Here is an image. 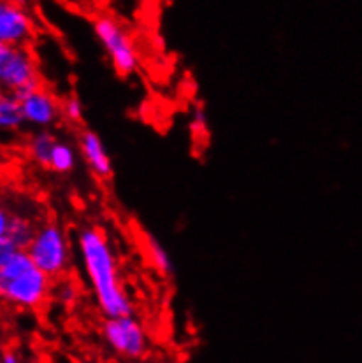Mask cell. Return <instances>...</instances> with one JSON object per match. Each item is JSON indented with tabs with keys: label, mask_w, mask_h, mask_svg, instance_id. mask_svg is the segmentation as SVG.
<instances>
[{
	"label": "cell",
	"mask_w": 362,
	"mask_h": 363,
	"mask_svg": "<svg viewBox=\"0 0 362 363\" xmlns=\"http://www.w3.org/2000/svg\"><path fill=\"white\" fill-rule=\"evenodd\" d=\"M76 246L99 313L104 318L136 314L134 302L121 281L120 264L108 232L99 225H84L76 233Z\"/></svg>",
	"instance_id": "6da1fadb"
},
{
	"label": "cell",
	"mask_w": 362,
	"mask_h": 363,
	"mask_svg": "<svg viewBox=\"0 0 362 363\" xmlns=\"http://www.w3.org/2000/svg\"><path fill=\"white\" fill-rule=\"evenodd\" d=\"M55 281L18 250L0 267V302L20 311H40L51 302Z\"/></svg>",
	"instance_id": "7a4b0ae2"
},
{
	"label": "cell",
	"mask_w": 362,
	"mask_h": 363,
	"mask_svg": "<svg viewBox=\"0 0 362 363\" xmlns=\"http://www.w3.org/2000/svg\"><path fill=\"white\" fill-rule=\"evenodd\" d=\"M32 262L53 281L71 276L74 251L71 237L57 220H44L37 225L32 242L25 250Z\"/></svg>",
	"instance_id": "3957f363"
},
{
	"label": "cell",
	"mask_w": 362,
	"mask_h": 363,
	"mask_svg": "<svg viewBox=\"0 0 362 363\" xmlns=\"http://www.w3.org/2000/svg\"><path fill=\"white\" fill-rule=\"evenodd\" d=\"M92 27L114 72L121 77L134 76L141 67V57L125 25L111 14H97Z\"/></svg>",
	"instance_id": "277c9868"
},
{
	"label": "cell",
	"mask_w": 362,
	"mask_h": 363,
	"mask_svg": "<svg viewBox=\"0 0 362 363\" xmlns=\"http://www.w3.org/2000/svg\"><path fill=\"white\" fill-rule=\"evenodd\" d=\"M101 339L114 357L125 363L146 360L151 339L145 323L136 314L120 318H104L101 323Z\"/></svg>",
	"instance_id": "5b68a950"
},
{
	"label": "cell",
	"mask_w": 362,
	"mask_h": 363,
	"mask_svg": "<svg viewBox=\"0 0 362 363\" xmlns=\"http://www.w3.org/2000/svg\"><path fill=\"white\" fill-rule=\"evenodd\" d=\"M43 83L32 46H7L0 43V91L16 97Z\"/></svg>",
	"instance_id": "8992f818"
},
{
	"label": "cell",
	"mask_w": 362,
	"mask_h": 363,
	"mask_svg": "<svg viewBox=\"0 0 362 363\" xmlns=\"http://www.w3.org/2000/svg\"><path fill=\"white\" fill-rule=\"evenodd\" d=\"M18 100L25 125H31L37 130H50L58 121H62V99L44 84L25 91Z\"/></svg>",
	"instance_id": "52a82bcc"
},
{
	"label": "cell",
	"mask_w": 362,
	"mask_h": 363,
	"mask_svg": "<svg viewBox=\"0 0 362 363\" xmlns=\"http://www.w3.org/2000/svg\"><path fill=\"white\" fill-rule=\"evenodd\" d=\"M37 21L31 9L13 0H0V43L7 46H32Z\"/></svg>",
	"instance_id": "ba28073f"
},
{
	"label": "cell",
	"mask_w": 362,
	"mask_h": 363,
	"mask_svg": "<svg viewBox=\"0 0 362 363\" xmlns=\"http://www.w3.org/2000/svg\"><path fill=\"white\" fill-rule=\"evenodd\" d=\"M76 146L77 151H79V157L83 158L84 165L88 167V170H90L95 179L102 181V183H108V181L113 179V160H111V155L104 140L101 139L97 132L83 128L77 135Z\"/></svg>",
	"instance_id": "9c48e42d"
},
{
	"label": "cell",
	"mask_w": 362,
	"mask_h": 363,
	"mask_svg": "<svg viewBox=\"0 0 362 363\" xmlns=\"http://www.w3.org/2000/svg\"><path fill=\"white\" fill-rule=\"evenodd\" d=\"M143 247H145L148 264H150L151 269L158 276L168 279V277H171L175 274V264H172L171 255H169V251L165 250L160 240L155 239L150 233H145V237H143Z\"/></svg>",
	"instance_id": "30bf717a"
},
{
	"label": "cell",
	"mask_w": 362,
	"mask_h": 363,
	"mask_svg": "<svg viewBox=\"0 0 362 363\" xmlns=\"http://www.w3.org/2000/svg\"><path fill=\"white\" fill-rule=\"evenodd\" d=\"M58 137L51 130H37L28 137L27 140V155L35 165L43 167V169H50L51 153L57 144Z\"/></svg>",
	"instance_id": "8fae6325"
},
{
	"label": "cell",
	"mask_w": 362,
	"mask_h": 363,
	"mask_svg": "<svg viewBox=\"0 0 362 363\" xmlns=\"http://www.w3.org/2000/svg\"><path fill=\"white\" fill-rule=\"evenodd\" d=\"M37 225L39 223L32 220L28 214L14 211L13 220H11L9 233H7V240H9L16 250L25 251L28 247V244L32 242V239H34Z\"/></svg>",
	"instance_id": "7c38bea8"
},
{
	"label": "cell",
	"mask_w": 362,
	"mask_h": 363,
	"mask_svg": "<svg viewBox=\"0 0 362 363\" xmlns=\"http://www.w3.org/2000/svg\"><path fill=\"white\" fill-rule=\"evenodd\" d=\"M77 155H79L77 146H74L69 140L58 139L53 147V153H51L50 169L48 170L55 174H62V176L71 174L77 167Z\"/></svg>",
	"instance_id": "4fadbf2b"
},
{
	"label": "cell",
	"mask_w": 362,
	"mask_h": 363,
	"mask_svg": "<svg viewBox=\"0 0 362 363\" xmlns=\"http://www.w3.org/2000/svg\"><path fill=\"white\" fill-rule=\"evenodd\" d=\"M25 125L16 95L0 91V132L20 130Z\"/></svg>",
	"instance_id": "5bb4252c"
},
{
	"label": "cell",
	"mask_w": 362,
	"mask_h": 363,
	"mask_svg": "<svg viewBox=\"0 0 362 363\" xmlns=\"http://www.w3.org/2000/svg\"><path fill=\"white\" fill-rule=\"evenodd\" d=\"M51 300H55L57 303H60L64 309L71 311L79 303L81 300V286L72 276L64 277V279L55 281L53 284V295Z\"/></svg>",
	"instance_id": "9a60e30c"
},
{
	"label": "cell",
	"mask_w": 362,
	"mask_h": 363,
	"mask_svg": "<svg viewBox=\"0 0 362 363\" xmlns=\"http://www.w3.org/2000/svg\"><path fill=\"white\" fill-rule=\"evenodd\" d=\"M84 120V104L76 94H69L62 99V121L77 127Z\"/></svg>",
	"instance_id": "2e32d148"
},
{
	"label": "cell",
	"mask_w": 362,
	"mask_h": 363,
	"mask_svg": "<svg viewBox=\"0 0 362 363\" xmlns=\"http://www.w3.org/2000/svg\"><path fill=\"white\" fill-rule=\"evenodd\" d=\"M14 211L9 206L0 202V240L7 239V233H9L11 220H13Z\"/></svg>",
	"instance_id": "e0dca14e"
},
{
	"label": "cell",
	"mask_w": 362,
	"mask_h": 363,
	"mask_svg": "<svg viewBox=\"0 0 362 363\" xmlns=\"http://www.w3.org/2000/svg\"><path fill=\"white\" fill-rule=\"evenodd\" d=\"M208 128V120H206V111L202 107H197L194 111V120H192V130L197 132L199 135H204Z\"/></svg>",
	"instance_id": "ac0fdd59"
},
{
	"label": "cell",
	"mask_w": 362,
	"mask_h": 363,
	"mask_svg": "<svg viewBox=\"0 0 362 363\" xmlns=\"http://www.w3.org/2000/svg\"><path fill=\"white\" fill-rule=\"evenodd\" d=\"M16 251H18L16 247H14L13 244H11L7 239L0 240V267L6 264V262L9 260V258L13 257V255L16 253Z\"/></svg>",
	"instance_id": "d6986e66"
},
{
	"label": "cell",
	"mask_w": 362,
	"mask_h": 363,
	"mask_svg": "<svg viewBox=\"0 0 362 363\" xmlns=\"http://www.w3.org/2000/svg\"><path fill=\"white\" fill-rule=\"evenodd\" d=\"M0 363H23L21 357L14 350H6L4 354L0 357Z\"/></svg>",
	"instance_id": "ffe728a7"
},
{
	"label": "cell",
	"mask_w": 362,
	"mask_h": 363,
	"mask_svg": "<svg viewBox=\"0 0 362 363\" xmlns=\"http://www.w3.org/2000/svg\"><path fill=\"white\" fill-rule=\"evenodd\" d=\"M14 4H18V6H23L27 7V9H32V6H34L35 0H13Z\"/></svg>",
	"instance_id": "44dd1931"
},
{
	"label": "cell",
	"mask_w": 362,
	"mask_h": 363,
	"mask_svg": "<svg viewBox=\"0 0 362 363\" xmlns=\"http://www.w3.org/2000/svg\"><path fill=\"white\" fill-rule=\"evenodd\" d=\"M4 351H6V340H4V335L0 333V357L4 354Z\"/></svg>",
	"instance_id": "7402d4cb"
},
{
	"label": "cell",
	"mask_w": 362,
	"mask_h": 363,
	"mask_svg": "<svg viewBox=\"0 0 362 363\" xmlns=\"http://www.w3.org/2000/svg\"><path fill=\"white\" fill-rule=\"evenodd\" d=\"M76 363H99V362H95V360H79V362H76Z\"/></svg>",
	"instance_id": "603a6c76"
},
{
	"label": "cell",
	"mask_w": 362,
	"mask_h": 363,
	"mask_svg": "<svg viewBox=\"0 0 362 363\" xmlns=\"http://www.w3.org/2000/svg\"><path fill=\"white\" fill-rule=\"evenodd\" d=\"M128 363H150V362H146V360H141V362H128Z\"/></svg>",
	"instance_id": "cb8c5ba5"
}]
</instances>
